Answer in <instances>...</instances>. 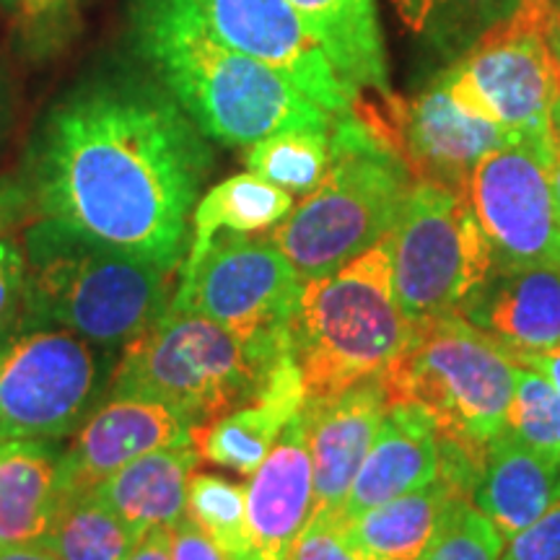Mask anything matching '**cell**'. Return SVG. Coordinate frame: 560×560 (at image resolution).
I'll use <instances>...</instances> for the list:
<instances>
[{"label": "cell", "mask_w": 560, "mask_h": 560, "mask_svg": "<svg viewBox=\"0 0 560 560\" xmlns=\"http://www.w3.org/2000/svg\"><path fill=\"white\" fill-rule=\"evenodd\" d=\"M187 516L231 560H247V488L221 475L195 472L187 490Z\"/></svg>", "instance_id": "obj_29"}, {"label": "cell", "mask_w": 560, "mask_h": 560, "mask_svg": "<svg viewBox=\"0 0 560 560\" xmlns=\"http://www.w3.org/2000/svg\"><path fill=\"white\" fill-rule=\"evenodd\" d=\"M210 164L206 136L161 83L104 79L42 125L32 190L42 219L179 270Z\"/></svg>", "instance_id": "obj_1"}, {"label": "cell", "mask_w": 560, "mask_h": 560, "mask_svg": "<svg viewBox=\"0 0 560 560\" xmlns=\"http://www.w3.org/2000/svg\"><path fill=\"white\" fill-rule=\"evenodd\" d=\"M306 30L353 91H380L387 100L389 70L376 0H289Z\"/></svg>", "instance_id": "obj_23"}, {"label": "cell", "mask_w": 560, "mask_h": 560, "mask_svg": "<svg viewBox=\"0 0 560 560\" xmlns=\"http://www.w3.org/2000/svg\"><path fill=\"white\" fill-rule=\"evenodd\" d=\"M140 58L206 138L247 145L289 130H332L338 117L289 79L215 37L195 0H132Z\"/></svg>", "instance_id": "obj_2"}, {"label": "cell", "mask_w": 560, "mask_h": 560, "mask_svg": "<svg viewBox=\"0 0 560 560\" xmlns=\"http://www.w3.org/2000/svg\"><path fill=\"white\" fill-rule=\"evenodd\" d=\"M195 425L177 410L138 397H107L75 429L60 454L58 501L91 493L140 454L195 439Z\"/></svg>", "instance_id": "obj_15"}, {"label": "cell", "mask_w": 560, "mask_h": 560, "mask_svg": "<svg viewBox=\"0 0 560 560\" xmlns=\"http://www.w3.org/2000/svg\"><path fill=\"white\" fill-rule=\"evenodd\" d=\"M392 5L412 37L454 62L506 21L520 0H392Z\"/></svg>", "instance_id": "obj_26"}, {"label": "cell", "mask_w": 560, "mask_h": 560, "mask_svg": "<svg viewBox=\"0 0 560 560\" xmlns=\"http://www.w3.org/2000/svg\"><path fill=\"white\" fill-rule=\"evenodd\" d=\"M128 560H174L172 558V529H151L140 537Z\"/></svg>", "instance_id": "obj_37"}, {"label": "cell", "mask_w": 560, "mask_h": 560, "mask_svg": "<svg viewBox=\"0 0 560 560\" xmlns=\"http://www.w3.org/2000/svg\"><path fill=\"white\" fill-rule=\"evenodd\" d=\"M109 380L94 342L60 327H13L0 338V439L70 436Z\"/></svg>", "instance_id": "obj_10"}, {"label": "cell", "mask_w": 560, "mask_h": 560, "mask_svg": "<svg viewBox=\"0 0 560 560\" xmlns=\"http://www.w3.org/2000/svg\"><path fill=\"white\" fill-rule=\"evenodd\" d=\"M560 501V462L532 452L520 439L499 431L488 441L472 506L511 540Z\"/></svg>", "instance_id": "obj_21"}, {"label": "cell", "mask_w": 560, "mask_h": 560, "mask_svg": "<svg viewBox=\"0 0 560 560\" xmlns=\"http://www.w3.org/2000/svg\"><path fill=\"white\" fill-rule=\"evenodd\" d=\"M293 195L270 185L257 174L244 172L219 182L202 195L192 210L190 252L206 249L219 234H262L291 213Z\"/></svg>", "instance_id": "obj_25"}, {"label": "cell", "mask_w": 560, "mask_h": 560, "mask_svg": "<svg viewBox=\"0 0 560 560\" xmlns=\"http://www.w3.org/2000/svg\"><path fill=\"white\" fill-rule=\"evenodd\" d=\"M289 560H366L342 535L332 516H312L296 537Z\"/></svg>", "instance_id": "obj_32"}, {"label": "cell", "mask_w": 560, "mask_h": 560, "mask_svg": "<svg viewBox=\"0 0 560 560\" xmlns=\"http://www.w3.org/2000/svg\"><path fill=\"white\" fill-rule=\"evenodd\" d=\"M195 5L215 37L278 70L332 117L359 107L361 94L342 81L289 0H195Z\"/></svg>", "instance_id": "obj_13"}, {"label": "cell", "mask_w": 560, "mask_h": 560, "mask_svg": "<svg viewBox=\"0 0 560 560\" xmlns=\"http://www.w3.org/2000/svg\"><path fill=\"white\" fill-rule=\"evenodd\" d=\"M503 545L506 540L501 532L472 506V501H462L418 560H499Z\"/></svg>", "instance_id": "obj_31"}, {"label": "cell", "mask_w": 560, "mask_h": 560, "mask_svg": "<svg viewBox=\"0 0 560 560\" xmlns=\"http://www.w3.org/2000/svg\"><path fill=\"white\" fill-rule=\"evenodd\" d=\"M26 208V190L9 179H0V236L9 231Z\"/></svg>", "instance_id": "obj_36"}, {"label": "cell", "mask_w": 560, "mask_h": 560, "mask_svg": "<svg viewBox=\"0 0 560 560\" xmlns=\"http://www.w3.org/2000/svg\"><path fill=\"white\" fill-rule=\"evenodd\" d=\"M389 410L380 376L327 397H306L304 425L314 472V516H338Z\"/></svg>", "instance_id": "obj_16"}, {"label": "cell", "mask_w": 560, "mask_h": 560, "mask_svg": "<svg viewBox=\"0 0 560 560\" xmlns=\"http://www.w3.org/2000/svg\"><path fill=\"white\" fill-rule=\"evenodd\" d=\"M392 240V278L408 325L465 312L495 260L467 192L412 182Z\"/></svg>", "instance_id": "obj_9"}, {"label": "cell", "mask_w": 560, "mask_h": 560, "mask_svg": "<svg viewBox=\"0 0 560 560\" xmlns=\"http://www.w3.org/2000/svg\"><path fill=\"white\" fill-rule=\"evenodd\" d=\"M408 330L392 278L389 234L338 270L304 280L291 346L306 397H327L380 376Z\"/></svg>", "instance_id": "obj_6"}, {"label": "cell", "mask_w": 560, "mask_h": 560, "mask_svg": "<svg viewBox=\"0 0 560 560\" xmlns=\"http://www.w3.org/2000/svg\"><path fill=\"white\" fill-rule=\"evenodd\" d=\"M26 255L11 236H0V338L16 327L24 304Z\"/></svg>", "instance_id": "obj_34"}, {"label": "cell", "mask_w": 560, "mask_h": 560, "mask_svg": "<svg viewBox=\"0 0 560 560\" xmlns=\"http://www.w3.org/2000/svg\"><path fill=\"white\" fill-rule=\"evenodd\" d=\"M304 405V376L291 350L255 400L195 431L200 459L249 478Z\"/></svg>", "instance_id": "obj_20"}, {"label": "cell", "mask_w": 560, "mask_h": 560, "mask_svg": "<svg viewBox=\"0 0 560 560\" xmlns=\"http://www.w3.org/2000/svg\"><path fill=\"white\" fill-rule=\"evenodd\" d=\"M556 5H558V9H560V0H556Z\"/></svg>", "instance_id": "obj_46"}, {"label": "cell", "mask_w": 560, "mask_h": 560, "mask_svg": "<svg viewBox=\"0 0 560 560\" xmlns=\"http://www.w3.org/2000/svg\"><path fill=\"white\" fill-rule=\"evenodd\" d=\"M516 363L540 371L545 380H548L552 387L560 392V346L552 348V350H542V353L522 355V359Z\"/></svg>", "instance_id": "obj_38"}, {"label": "cell", "mask_w": 560, "mask_h": 560, "mask_svg": "<svg viewBox=\"0 0 560 560\" xmlns=\"http://www.w3.org/2000/svg\"><path fill=\"white\" fill-rule=\"evenodd\" d=\"M548 45H550L552 60H556V70H558V81H560V13H558L556 24H552V26H550V32H548Z\"/></svg>", "instance_id": "obj_40"}, {"label": "cell", "mask_w": 560, "mask_h": 560, "mask_svg": "<svg viewBox=\"0 0 560 560\" xmlns=\"http://www.w3.org/2000/svg\"><path fill=\"white\" fill-rule=\"evenodd\" d=\"M382 120L412 179L457 192H467V179L486 153L522 143L499 125L467 115L450 96L441 73L410 100L389 94Z\"/></svg>", "instance_id": "obj_14"}, {"label": "cell", "mask_w": 560, "mask_h": 560, "mask_svg": "<svg viewBox=\"0 0 560 560\" xmlns=\"http://www.w3.org/2000/svg\"><path fill=\"white\" fill-rule=\"evenodd\" d=\"M503 431L532 452L560 462V392L540 371L520 363Z\"/></svg>", "instance_id": "obj_30"}, {"label": "cell", "mask_w": 560, "mask_h": 560, "mask_svg": "<svg viewBox=\"0 0 560 560\" xmlns=\"http://www.w3.org/2000/svg\"><path fill=\"white\" fill-rule=\"evenodd\" d=\"M552 138H556V149H560V94L552 104Z\"/></svg>", "instance_id": "obj_43"}, {"label": "cell", "mask_w": 560, "mask_h": 560, "mask_svg": "<svg viewBox=\"0 0 560 560\" xmlns=\"http://www.w3.org/2000/svg\"><path fill=\"white\" fill-rule=\"evenodd\" d=\"M291 350V330L242 335L198 314L166 310L122 348L107 397L161 402L206 429L255 400Z\"/></svg>", "instance_id": "obj_5"}, {"label": "cell", "mask_w": 560, "mask_h": 560, "mask_svg": "<svg viewBox=\"0 0 560 560\" xmlns=\"http://www.w3.org/2000/svg\"><path fill=\"white\" fill-rule=\"evenodd\" d=\"M304 280L270 236L219 234L185 255L170 310L242 335L291 330Z\"/></svg>", "instance_id": "obj_11"}, {"label": "cell", "mask_w": 560, "mask_h": 560, "mask_svg": "<svg viewBox=\"0 0 560 560\" xmlns=\"http://www.w3.org/2000/svg\"><path fill=\"white\" fill-rule=\"evenodd\" d=\"M439 467L441 441L433 418L416 405H389L350 486L346 506L332 520H350L371 506L423 488L436 478Z\"/></svg>", "instance_id": "obj_19"}, {"label": "cell", "mask_w": 560, "mask_h": 560, "mask_svg": "<svg viewBox=\"0 0 560 560\" xmlns=\"http://www.w3.org/2000/svg\"><path fill=\"white\" fill-rule=\"evenodd\" d=\"M60 3H62V0H21L24 11H30V13H45V11H50Z\"/></svg>", "instance_id": "obj_41"}, {"label": "cell", "mask_w": 560, "mask_h": 560, "mask_svg": "<svg viewBox=\"0 0 560 560\" xmlns=\"http://www.w3.org/2000/svg\"><path fill=\"white\" fill-rule=\"evenodd\" d=\"M55 441L0 439V548L45 540L58 509Z\"/></svg>", "instance_id": "obj_24"}, {"label": "cell", "mask_w": 560, "mask_h": 560, "mask_svg": "<svg viewBox=\"0 0 560 560\" xmlns=\"http://www.w3.org/2000/svg\"><path fill=\"white\" fill-rule=\"evenodd\" d=\"M552 159L524 143L482 156L467 179V200L493 252L495 268H560V210Z\"/></svg>", "instance_id": "obj_12"}, {"label": "cell", "mask_w": 560, "mask_h": 560, "mask_svg": "<svg viewBox=\"0 0 560 560\" xmlns=\"http://www.w3.org/2000/svg\"><path fill=\"white\" fill-rule=\"evenodd\" d=\"M332 164L270 231L301 280L322 278L395 229L412 187L380 112L355 107L332 125Z\"/></svg>", "instance_id": "obj_4"}, {"label": "cell", "mask_w": 560, "mask_h": 560, "mask_svg": "<svg viewBox=\"0 0 560 560\" xmlns=\"http://www.w3.org/2000/svg\"><path fill=\"white\" fill-rule=\"evenodd\" d=\"M550 179H552V192H556V202H558V210H560V149L556 151V156H552Z\"/></svg>", "instance_id": "obj_42"}, {"label": "cell", "mask_w": 560, "mask_h": 560, "mask_svg": "<svg viewBox=\"0 0 560 560\" xmlns=\"http://www.w3.org/2000/svg\"><path fill=\"white\" fill-rule=\"evenodd\" d=\"M172 558L174 560H231L219 545L185 516L177 527L172 529Z\"/></svg>", "instance_id": "obj_35"}, {"label": "cell", "mask_w": 560, "mask_h": 560, "mask_svg": "<svg viewBox=\"0 0 560 560\" xmlns=\"http://www.w3.org/2000/svg\"><path fill=\"white\" fill-rule=\"evenodd\" d=\"M0 560H62L45 540L0 548Z\"/></svg>", "instance_id": "obj_39"}, {"label": "cell", "mask_w": 560, "mask_h": 560, "mask_svg": "<svg viewBox=\"0 0 560 560\" xmlns=\"http://www.w3.org/2000/svg\"><path fill=\"white\" fill-rule=\"evenodd\" d=\"M558 13L556 0H520L506 21L441 73L450 96L467 115L499 125L548 159L558 151L552 104L560 81L548 45Z\"/></svg>", "instance_id": "obj_8"}, {"label": "cell", "mask_w": 560, "mask_h": 560, "mask_svg": "<svg viewBox=\"0 0 560 560\" xmlns=\"http://www.w3.org/2000/svg\"><path fill=\"white\" fill-rule=\"evenodd\" d=\"M26 283L16 327H60L125 348L170 310L174 272L42 219L26 231Z\"/></svg>", "instance_id": "obj_3"}, {"label": "cell", "mask_w": 560, "mask_h": 560, "mask_svg": "<svg viewBox=\"0 0 560 560\" xmlns=\"http://www.w3.org/2000/svg\"><path fill=\"white\" fill-rule=\"evenodd\" d=\"M247 560H289L296 537L314 516V472L304 416L285 425L268 457L249 475Z\"/></svg>", "instance_id": "obj_17"}, {"label": "cell", "mask_w": 560, "mask_h": 560, "mask_svg": "<svg viewBox=\"0 0 560 560\" xmlns=\"http://www.w3.org/2000/svg\"><path fill=\"white\" fill-rule=\"evenodd\" d=\"M0 5H3V9L13 11V9H16V5H21V0H0Z\"/></svg>", "instance_id": "obj_44"}, {"label": "cell", "mask_w": 560, "mask_h": 560, "mask_svg": "<svg viewBox=\"0 0 560 560\" xmlns=\"http://www.w3.org/2000/svg\"><path fill=\"white\" fill-rule=\"evenodd\" d=\"M332 130H289L247 145V170L293 198L319 185L332 164Z\"/></svg>", "instance_id": "obj_28"}, {"label": "cell", "mask_w": 560, "mask_h": 560, "mask_svg": "<svg viewBox=\"0 0 560 560\" xmlns=\"http://www.w3.org/2000/svg\"><path fill=\"white\" fill-rule=\"evenodd\" d=\"M0 109H3V83H0Z\"/></svg>", "instance_id": "obj_45"}, {"label": "cell", "mask_w": 560, "mask_h": 560, "mask_svg": "<svg viewBox=\"0 0 560 560\" xmlns=\"http://www.w3.org/2000/svg\"><path fill=\"white\" fill-rule=\"evenodd\" d=\"M462 317L514 361L560 346V268H495Z\"/></svg>", "instance_id": "obj_18"}, {"label": "cell", "mask_w": 560, "mask_h": 560, "mask_svg": "<svg viewBox=\"0 0 560 560\" xmlns=\"http://www.w3.org/2000/svg\"><path fill=\"white\" fill-rule=\"evenodd\" d=\"M499 560H560V501L506 540Z\"/></svg>", "instance_id": "obj_33"}, {"label": "cell", "mask_w": 560, "mask_h": 560, "mask_svg": "<svg viewBox=\"0 0 560 560\" xmlns=\"http://www.w3.org/2000/svg\"><path fill=\"white\" fill-rule=\"evenodd\" d=\"M200 462L195 439L161 446L112 472L91 493L140 537L151 529H174L187 516V490Z\"/></svg>", "instance_id": "obj_22"}, {"label": "cell", "mask_w": 560, "mask_h": 560, "mask_svg": "<svg viewBox=\"0 0 560 560\" xmlns=\"http://www.w3.org/2000/svg\"><path fill=\"white\" fill-rule=\"evenodd\" d=\"M520 363L459 314L410 325L380 380L389 405H416L439 439L486 454L503 429Z\"/></svg>", "instance_id": "obj_7"}, {"label": "cell", "mask_w": 560, "mask_h": 560, "mask_svg": "<svg viewBox=\"0 0 560 560\" xmlns=\"http://www.w3.org/2000/svg\"><path fill=\"white\" fill-rule=\"evenodd\" d=\"M45 542L62 560H128L140 535L94 493L58 501Z\"/></svg>", "instance_id": "obj_27"}]
</instances>
